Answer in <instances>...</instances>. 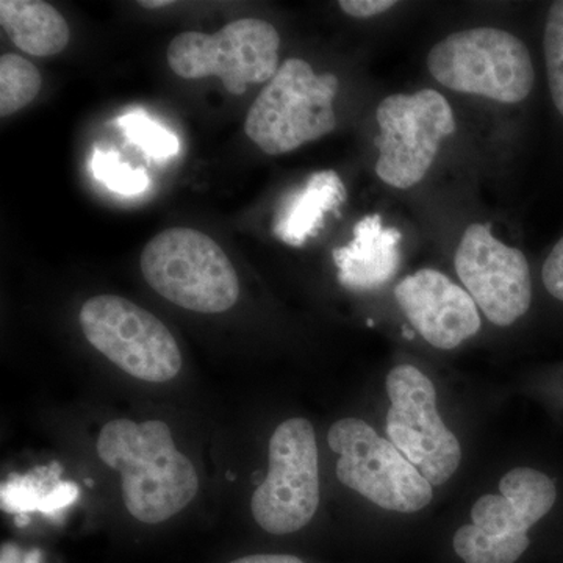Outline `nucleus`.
Listing matches in <instances>:
<instances>
[{"label": "nucleus", "mask_w": 563, "mask_h": 563, "mask_svg": "<svg viewBox=\"0 0 563 563\" xmlns=\"http://www.w3.org/2000/svg\"><path fill=\"white\" fill-rule=\"evenodd\" d=\"M543 284L550 295L563 301V239L555 244L543 265Z\"/></svg>", "instance_id": "nucleus-22"}, {"label": "nucleus", "mask_w": 563, "mask_h": 563, "mask_svg": "<svg viewBox=\"0 0 563 563\" xmlns=\"http://www.w3.org/2000/svg\"><path fill=\"white\" fill-rule=\"evenodd\" d=\"M346 201V187L332 169L313 173L306 184L282 202L274 221V235L299 247L318 235L325 214L336 211Z\"/></svg>", "instance_id": "nucleus-15"}, {"label": "nucleus", "mask_w": 563, "mask_h": 563, "mask_svg": "<svg viewBox=\"0 0 563 563\" xmlns=\"http://www.w3.org/2000/svg\"><path fill=\"white\" fill-rule=\"evenodd\" d=\"M428 68L450 90L503 103L523 102L536 81L528 47L501 29H468L446 36L429 52Z\"/></svg>", "instance_id": "nucleus-4"}, {"label": "nucleus", "mask_w": 563, "mask_h": 563, "mask_svg": "<svg viewBox=\"0 0 563 563\" xmlns=\"http://www.w3.org/2000/svg\"><path fill=\"white\" fill-rule=\"evenodd\" d=\"M329 446L340 454L336 476L347 488L395 512L412 514L432 499V485L407 461L401 451L377 435L365 421H336L328 435Z\"/></svg>", "instance_id": "nucleus-9"}, {"label": "nucleus", "mask_w": 563, "mask_h": 563, "mask_svg": "<svg viewBox=\"0 0 563 563\" xmlns=\"http://www.w3.org/2000/svg\"><path fill=\"white\" fill-rule=\"evenodd\" d=\"M99 459L120 472L129 514L147 525L163 523L195 499L198 474L177 451L163 421L107 422L96 443Z\"/></svg>", "instance_id": "nucleus-1"}, {"label": "nucleus", "mask_w": 563, "mask_h": 563, "mask_svg": "<svg viewBox=\"0 0 563 563\" xmlns=\"http://www.w3.org/2000/svg\"><path fill=\"white\" fill-rule=\"evenodd\" d=\"M339 79L288 58L247 111L244 132L268 155L288 154L335 131Z\"/></svg>", "instance_id": "nucleus-2"}, {"label": "nucleus", "mask_w": 563, "mask_h": 563, "mask_svg": "<svg viewBox=\"0 0 563 563\" xmlns=\"http://www.w3.org/2000/svg\"><path fill=\"white\" fill-rule=\"evenodd\" d=\"M43 554L40 550L22 551L16 544H3L0 563H41Z\"/></svg>", "instance_id": "nucleus-24"}, {"label": "nucleus", "mask_w": 563, "mask_h": 563, "mask_svg": "<svg viewBox=\"0 0 563 563\" xmlns=\"http://www.w3.org/2000/svg\"><path fill=\"white\" fill-rule=\"evenodd\" d=\"M280 36L269 22L244 18L217 33L185 32L168 47L169 68L181 79L217 76L231 95L269 81L279 70Z\"/></svg>", "instance_id": "nucleus-6"}, {"label": "nucleus", "mask_w": 563, "mask_h": 563, "mask_svg": "<svg viewBox=\"0 0 563 563\" xmlns=\"http://www.w3.org/2000/svg\"><path fill=\"white\" fill-rule=\"evenodd\" d=\"M339 5L350 16L366 20L391 10L396 2L395 0H342Z\"/></svg>", "instance_id": "nucleus-23"}, {"label": "nucleus", "mask_w": 563, "mask_h": 563, "mask_svg": "<svg viewBox=\"0 0 563 563\" xmlns=\"http://www.w3.org/2000/svg\"><path fill=\"white\" fill-rule=\"evenodd\" d=\"M144 279L181 309L222 313L239 301L240 280L220 244L192 229L158 233L141 254Z\"/></svg>", "instance_id": "nucleus-3"}, {"label": "nucleus", "mask_w": 563, "mask_h": 563, "mask_svg": "<svg viewBox=\"0 0 563 563\" xmlns=\"http://www.w3.org/2000/svg\"><path fill=\"white\" fill-rule=\"evenodd\" d=\"M62 465L54 462L40 466L29 474H11L0 487V506L3 512L27 515L41 512L57 518L79 498L80 490L74 483L60 481Z\"/></svg>", "instance_id": "nucleus-17"}, {"label": "nucleus", "mask_w": 563, "mask_h": 563, "mask_svg": "<svg viewBox=\"0 0 563 563\" xmlns=\"http://www.w3.org/2000/svg\"><path fill=\"white\" fill-rule=\"evenodd\" d=\"M395 298L422 339L439 350H454L479 332L472 295L437 269H421L399 282Z\"/></svg>", "instance_id": "nucleus-13"}, {"label": "nucleus", "mask_w": 563, "mask_h": 563, "mask_svg": "<svg viewBox=\"0 0 563 563\" xmlns=\"http://www.w3.org/2000/svg\"><path fill=\"white\" fill-rule=\"evenodd\" d=\"M401 232L385 228L379 214H368L355 224L354 239L333 251L343 287L369 291L383 287L398 273L401 263Z\"/></svg>", "instance_id": "nucleus-14"}, {"label": "nucleus", "mask_w": 563, "mask_h": 563, "mask_svg": "<svg viewBox=\"0 0 563 563\" xmlns=\"http://www.w3.org/2000/svg\"><path fill=\"white\" fill-rule=\"evenodd\" d=\"M0 24L11 43L33 57H54L69 44L68 22L41 0H2Z\"/></svg>", "instance_id": "nucleus-16"}, {"label": "nucleus", "mask_w": 563, "mask_h": 563, "mask_svg": "<svg viewBox=\"0 0 563 563\" xmlns=\"http://www.w3.org/2000/svg\"><path fill=\"white\" fill-rule=\"evenodd\" d=\"M85 339L122 372L144 383L173 380L181 369L179 344L165 324L120 296L88 299L80 310Z\"/></svg>", "instance_id": "nucleus-7"}, {"label": "nucleus", "mask_w": 563, "mask_h": 563, "mask_svg": "<svg viewBox=\"0 0 563 563\" xmlns=\"http://www.w3.org/2000/svg\"><path fill=\"white\" fill-rule=\"evenodd\" d=\"M118 125L131 143L154 161H169L179 154V139L168 129L163 128L161 122L152 120L146 110L128 111L118 118Z\"/></svg>", "instance_id": "nucleus-19"}, {"label": "nucleus", "mask_w": 563, "mask_h": 563, "mask_svg": "<svg viewBox=\"0 0 563 563\" xmlns=\"http://www.w3.org/2000/svg\"><path fill=\"white\" fill-rule=\"evenodd\" d=\"M140 5L144 7V9H161V7L173 5V2L172 0H154V2L143 0V2H140Z\"/></svg>", "instance_id": "nucleus-26"}, {"label": "nucleus", "mask_w": 563, "mask_h": 563, "mask_svg": "<svg viewBox=\"0 0 563 563\" xmlns=\"http://www.w3.org/2000/svg\"><path fill=\"white\" fill-rule=\"evenodd\" d=\"M501 495H485L472 510V525L454 536L465 563H515L529 548L528 531L553 509L558 490L547 474L515 468L499 483Z\"/></svg>", "instance_id": "nucleus-5"}, {"label": "nucleus", "mask_w": 563, "mask_h": 563, "mask_svg": "<svg viewBox=\"0 0 563 563\" xmlns=\"http://www.w3.org/2000/svg\"><path fill=\"white\" fill-rule=\"evenodd\" d=\"M91 173L110 191L121 196H139L147 190L151 180L141 168H132L121 161L114 151L95 150L91 157Z\"/></svg>", "instance_id": "nucleus-20"}, {"label": "nucleus", "mask_w": 563, "mask_h": 563, "mask_svg": "<svg viewBox=\"0 0 563 563\" xmlns=\"http://www.w3.org/2000/svg\"><path fill=\"white\" fill-rule=\"evenodd\" d=\"M40 70L16 54L0 57V117L7 118L27 107L41 90Z\"/></svg>", "instance_id": "nucleus-18"}, {"label": "nucleus", "mask_w": 563, "mask_h": 563, "mask_svg": "<svg viewBox=\"0 0 563 563\" xmlns=\"http://www.w3.org/2000/svg\"><path fill=\"white\" fill-rule=\"evenodd\" d=\"M231 563H306L295 555L285 554H257L247 555V558L236 559Z\"/></svg>", "instance_id": "nucleus-25"}, {"label": "nucleus", "mask_w": 563, "mask_h": 563, "mask_svg": "<svg viewBox=\"0 0 563 563\" xmlns=\"http://www.w3.org/2000/svg\"><path fill=\"white\" fill-rule=\"evenodd\" d=\"M376 118V174L398 190H409L424 179L443 140L455 132L454 111L435 90L388 96L377 107Z\"/></svg>", "instance_id": "nucleus-8"}, {"label": "nucleus", "mask_w": 563, "mask_h": 563, "mask_svg": "<svg viewBox=\"0 0 563 563\" xmlns=\"http://www.w3.org/2000/svg\"><path fill=\"white\" fill-rule=\"evenodd\" d=\"M543 46L551 96L563 117V0L551 5L544 25Z\"/></svg>", "instance_id": "nucleus-21"}, {"label": "nucleus", "mask_w": 563, "mask_h": 563, "mask_svg": "<svg viewBox=\"0 0 563 563\" xmlns=\"http://www.w3.org/2000/svg\"><path fill=\"white\" fill-rule=\"evenodd\" d=\"M459 277L493 324L520 320L532 301V280L523 252L496 239L488 224L470 225L454 261Z\"/></svg>", "instance_id": "nucleus-12"}, {"label": "nucleus", "mask_w": 563, "mask_h": 563, "mask_svg": "<svg viewBox=\"0 0 563 563\" xmlns=\"http://www.w3.org/2000/svg\"><path fill=\"white\" fill-rule=\"evenodd\" d=\"M320 504L317 437L303 418L279 424L269 440V472L252 496L263 531L285 536L309 525Z\"/></svg>", "instance_id": "nucleus-10"}, {"label": "nucleus", "mask_w": 563, "mask_h": 563, "mask_svg": "<svg viewBox=\"0 0 563 563\" xmlns=\"http://www.w3.org/2000/svg\"><path fill=\"white\" fill-rule=\"evenodd\" d=\"M387 393L388 440L429 484L450 481L461 465V444L440 418L432 380L412 365L396 366L387 376Z\"/></svg>", "instance_id": "nucleus-11"}]
</instances>
